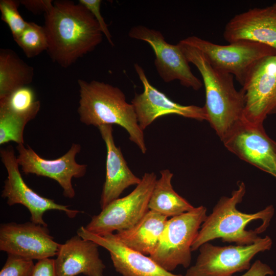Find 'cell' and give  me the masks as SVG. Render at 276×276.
Instances as JSON below:
<instances>
[{"mask_svg":"<svg viewBox=\"0 0 276 276\" xmlns=\"http://www.w3.org/2000/svg\"><path fill=\"white\" fill-rule=\"evenodd\" d=\"M101 0H79V3L84 6L94 16L98 23L101 31L107 39L108 42L114 46L112 36L108 29V26L101 13Z\"/></svg>","mask_w":276,"mask_h":276,"instance_id":"28","label":"cell"},{"mask_svg":"<svg viewBox=\"0 0 276 276\" xmlns=\"http://www.w3.org/2000/svg\"><path fill=\"white\" fill-rule=\"evenodd\" d=\"M134 67L144 90L141 94H135L131 102L139 125L143 131L157 118L168 114H177L199 121H208L204 106L183 105L173 101L151 84L142 67L137 63H135Z\"/></svg>","mask_w":276,"mask_h":276,"instance_id":"15","label":"cell"},{"mask_svg":"<svg viewBox=\"0 0 276 276\" xmlns=\"http://www.w3.org/2000/svg\"><path fill=\"white\" fill-rule=\"evenodd\" d=\"M206 211L200 205L168 219L159 242L149 256L168 271L180 265L188 267L192 245L207 217Z\"/></svg>","mask_w":276,"mask_h":276,"instance_id":"5","label":"cell"},{"mask_svg":"<svg viewBox=\"0 0 276 276\" xmlns=\"http://www.w3.org/2000/svg\"><path fill=\"white\" fill-rule=\"evenodd\" d=\"M177 44L189 62L194 64L201 75L207 121L222 141L241 119L244 105L243 91L236 89L234 76L213 67L200 50L181 40Z\"/></svg>","mask_w":276,"mask_h":276,"instance_id":"2","label":"cell"},{"mask_svg":"<svg viewBox=\"0 0 276 276\" xmlns=\"http://www.w3.org/2000/svg\"><path fill=\"white\" fill-rule=\"evenodd\" d=\"M81 149L79 144L73 143L68 151L55 159H46L40 157L30 146L24 144L16 146L17 160L23 173L47 177L56 180L63 190L65 197L73 198L75 192L72 185L73 178L84 176L87 165L79 164L76 160L77 154Z\"/></svg>","mask_w":276,"mask_h":276,"instance_id":"13","label":"cell"},{"mask_svg":"<svg viewBox=\"0 0 276 276\" xmlns=\"http://www.w3.org/2000/svg\"><path fill=\"white\" fill-rule=\"evenodd\" d=\"M181 40L202 52L213 67L232 75L242 86L258 61L276 54L274 49L250 41L241 40L219 45L195 36Z\"/></svg>","mask_w":276,"mask_h":276,"instance_id":"6","label":"cell"},{"mask_svg":"<svg viewBox=\"0 0 276 276\" xmlns=\"http://www.w3.org/2000/svg\"><path fill=\"white\" fill-rule=\"evenodd\" d=\"M79 101L78 113L81 122L98 128L116 124L125 129L129 140L145 154L144 131L140 127L133 106L117 86L97 80H78Z\"/></svg>","mask_w":276,"mask_h":276,"instance_id":"3","label":"cell"},{"mask_svg":"<svg viewBox=\"0 0 276 276\" xmlns=\"http://www.w3.org/2000/svg\"><path fill=\"white\" fill-rule=\"evenodd\" d=\"M107 150L106 177L101 195V209L119 196L127 188L139 185L141 178L135 175L128 167L120 147L114 143L111 125L98 128Z\"/></svg>","mask_w":276,"mask_h":276,"instance_id":"19","label":"cell"},{"mask_svg":"<svg viewBox=\"0 0 276 276\" xmlns=\"http://www.w3.org/2000/svg\"><path fill=\"white\" fill-rule=\"evenodd\" d=\"M32 276H57L54 259L47 258L38 260L35 265Z\"/></svg>","mask_w":276,"mask_h":276,"instance_id":"30","label":"cell"},{"mask_svg":"<svg viewBox=\"0 0 276 276\" xmlns=\"http://www.w3.org/2000/svg\"><path fill=\"white\" fill-rule=\"evenodd\" d=\"M238 188L232 191L231 196H222L207 216L198 235L193 241L191 249L195 251L203 244L216 239L222 242H234L236 245H247L259 240L261 234L258 227L247 230L246 226L252 221L261 220L258 226L261 233L269 226L274 213V208L270 205L255 213H245L238 211L237 205L243 200L246 193L245 184L237 183Z\"/></svg>","mask_w":276,"mask_h":276,"instance_id":"4","label":"cell"},{"mask_svg":"<svg viewBox=\"0 0 276 276\" xmlns=\"http://www.w3.org/2000/svg\"><path fill=\"white\" fill-rule=\"evenodd\" d=\"M31 120L0 109V144L9 142L24 144V132L25 126Z\"/></svg>","mask_w":276,"mask_h":276,"instance_id":"25","label":"cell"},{"mask_svg":"<svg viewBox=\"0 0 276 276\" xmlns=\"http://www.w3.org/2000/svg\"><path fill=\"white\" fill-rule=\"evenodd\" d=\"M14 41L28 58L37 56L48 48L47 36L43 26L33 22H28L26 28Z\"/></svg>","mask_w":276,"mask_h":276,"instance_id":"24","label":"cell"},{"mask_svg":"<svg viewBox=\"0 0 276 276\" xmlns=\"http://www.w3.org/2000/svg\"><path fill=\"white\" fill-rule=\"evenodd\" d=\"M40 102L36 100L35 93L29 86L20 87L0 99V109L26 117L31 120L38 113Z\"/></svg>","mask_w":276,"mask_h":276,"instance_id":"23","label":"cell"},{"mask_svg":"<svg viewBox=\"0 0 276 276\" xmlns=\"http://www.w3.org/2000/svg\"><path fill=\"white\" fill-rule=\"evenodd\" d=\"M221 141L240 159L276 178V142L267 134L263 125L241 119Z\"/></svg>","mask_w":276,"mask_h":276,"instance_id":"12","label":"cell"},{"mask_svg":"<svg viewBox=\"0 0 276 276\" xmlns=\"http://www.w3.org/2000/svg\"><path fill=\"white\" fill-rule=\"evenodd\" d=\"M20 1L1 0V19L9 27L14 40L17 39L28 26L18 11Z\"/></svg>","mask_w":276,"mask_h":276,"instance_id":"26","label":"cell"},{"mask_svg":"<svg viewBox=\"0 0 276 276\" xmlns=\"http://www.w3.org/2000/svg\"><path fill=\"white\" fill-rule=\"evenodd\" d=\"M152 191L148 208L167 217H174L193 210L194 207L173 189V174L168 169L160 171Z\"/></svg>","mask_w":276,"mask_h":276,"instance_id":"21","label":"cell"},{"mask_svg":"<svg viewBox=\"0 0 276 276\" xmlns=\"http://www.w3.org/2000/svg\"><path fill=\"white\" fill-rule=\"evenodd\" d=\"M20 4L22 5L34 15H39L48 12L53 5L51 0H21Z\"/></svg>","mask_w":276,"mask_h":276,"instance_id":"29","label":"cell"},{"mask_svg":"<svg viewBox=\"0 0 276 276\" xmlns=\"http://www.w3.org/2000/svg\"><path fill=\"white\" fill-rule=\"evenodd\" d=\"M60 246L47 226L32 221L1 224L0 250L8 254L40 260L56 256Z\"/></svg>","mask_w":276,"mask_h":276,"instance_id":"14","label":"cell"},{"mask_svg":"<svg viewBox=\"0 0 276 276\" xmlns=\"http://www.w3.org/2000/svg\"><path fill=\"white\" fill-rule=\"evenodd\" d=\"M35 265L33 260L9 254L0 276H32Z\"/></svg>","mask_w":276,"mask_h":276,"instance_id":"27","label":"cell"},{"mask_svg":"<svg viewBox=\"0 0 276 276\" xmlns=\"http://www.w3.org/2000/svg\"><path fill=\"white\" fill-rule=\"evenodd\" d=\"M223 36L228 43L250 41L276 50V3L235 15L226 24Z\"/></svg>","mask_w":276,"mask_h":276,"instance_id":"16","label":"cell"},{"mask_svg":"<svg viewBox=\"0 0 276 276\" xmlns=\"http://www.w3.org/2000/svg\"><path fill=\"white\" fill-rule=\"evenodd\" d=\"M128 36L151 46L155 55L154 65L164 82L178 80L182 86L195 90L201 88V81L192 72L189 62L178 45L167 42L159 31L137 25L129 30Z\"/></svg>","mask_w":276,"mask_h":276,"instance_id":"10","label":"cell"},{"mask_svg":"<svg viewBox=\"0 0 276 276\" xmlns=\"http://www.w3.org/2000/svg\"><path fill=\"white\" fill-rule=\"evenodd\" d=\"M242 86L244 105L241 120L263 125L268 115L276 113V54L258 61Z\"/></svg>","mask_w":276,"mask_h":276,"instance_id":"9","label":"cell"},{"mask_svg":"<svg viewBox=\"0 0 276 276\" xmlns=\"http://www.w3.org/2000/svg\"><path fill=\"white\" fill-rule=\"evenodd\" d=\"M99 246L78 235L60 244L54 259L57 276H103L105 266L100 258Z\"/></svg>","mask_w":276,"mask_h":276,"instance_id":"18","label":"cell"},{"mask_svg":"<svg viewBox=\"0 0 276 276\" xmlns=\"http://www.w3.org/2000/svg\"><path fill=\"white\" fill-rule=\"evenodd\" d=\"M272 241L268 236L247 245L216 246L206 242L199 248L195 263L185 276H233L247 271L258 253L270 249Z\"/></svg>","mask_w":276,"mask_h":276,"instance_id":"8","label":"cell"},{"mask_svg":"<svg viewBox=\"0 0 276 276\" xmlns=\"http://www.w3.org/2000/svg\"><path fill=\"white\" fill-rule=\"evenodd\" d=\"M167 220L168 217L149 210L134 226L113 233V236L126 247L150 256L159 242Z\"/></svg>","mask_w":276,"mask_h":276,"instance_id":"20","label":"cell"},{"mask_svg":"<svg viewBox=\"0 0 276 276\" xmlns=\"http://www.w3.org/2000/svg\"><path fill=\"white\" fill-rule=\"evenodd\" d=\"M2 163L7 171V177L2 193V197L7 199L10 205L20 204L29 211L32 222L48 226L43 219L44 213L49 210L63 211L70 218L75 217L79 211L68 209V205L59 204L54 200L41 196L27 186L24 181L19 170V165L11 146L0 150Z\"/></svg>","mask_w":276,"mask_h":276,"instance_id":"11","label":"cell"},{"mask_svg":"<svg viewBox=\"0 0 276 276\" xmlns=\"http://www.w3.org/2000/svg\"><path fill=\"white\" fill-rule=\"evenodd\" d=\"M77 233L83 239L93 241L107 250L115 270L123 276H185L168 271L150 256L126 247L116 240L113 233L95 235L83 226Z\"/></svg>","mask_w":276,"mask_h":276,"instance_id":"17","label":"cell"},{"mask_svg":"<svg viewBox=\"0 0 276 276\" xmlns=\"http://www.w3.org/2000/svg\"><path fill=\"white\" fill-rule=\"evenodd\" d=\"M44 15L47 51L51 59L62 67H68L102 41L103 34L98 23L79 3L54 1Z\"/></svg>","mask_w":276,"mask_h":276,"instance_id":"1","label":"cell"},{"mask_svg":"<svg viewBox=\"0 0 276 276\" xmlns=\"http://www.w3.org/2000/svg\"><path fill=\"white\" fill-rule=\"evenodd\" d=\"M274 274V271L269 265L258 260L254 262L249 269L240 276H272Z\"/></svg>","mask_w":276,"mask_h":276,"instance_id":"31","label":"cell"},{"mask_svg":"<svg viewBox=\"0 0 276 276\" xmlns=\"http://www.w3.org/2000/svg\"><path fill=\"white\" fill-rule=\"evenodd\" d=\"M154 172L145 173L140 183L127 196L112 201L85 227L95 235H103L128 229L136 224L149 210L150 196L156 180Z\"/></svg>","mask_w":276,"mask_h":276,"instance_id":"7","label":"cell"},{"mask_svg":"<svg viewBox=\"0 0 276 276\" xmlns=\"http://www.w3.org/2000/svg\"><path fill=\"white\" fill-rule=\"evenodd\" d=\"M34 68L12 50H0V99L32 82Z\"/></svg>","mask_w":276,"mask_h":276,"instance_id":"22","label":"cell"}]
</instances>
